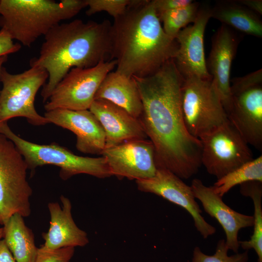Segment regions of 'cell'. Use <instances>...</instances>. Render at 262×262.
Here are the masks:
<instances>
[{"label": "cell", "mask_w": 262, "mask_h": 262, "mask_svg": "<svg viewBox=\"0 0 262 262\" xmlns=\"http://www.w3.org/2000/svg\"><path fill=\"white\" fill-rule=\"evenodd\" d=\"M133 77L143 104L139 120L154 147L157 167L181 179L191 178L201 165V144L185 125L181 100L183 79L173 60L151 75Z\"/></svg>", "instance_id": "1"}, {"label": "cell", "mask_w": 262, "mask_h": 262, "mask_svg": "<svg viewBox=\"0 0 262 262\" xmlns=\"http://www.w3.org/2000/svg\"><path fill=\"white\" fill-rule=\"evenodd\" d=\"M112 60L115 71L128 77H145L173 59L178 44L163 30L149 0H132L112 27Z\"/></svg>", "instance_id": "2"}, {"label": "cell", "mask_w": 262, "mask_h": 262, "mask_svg": "<svg viewBox=\"0 0 262 262\" xmlns=\"http://www.w3.org/2000/svg\"><path fill=\"white\" fill-rule=\"evenodd\" d=\"M112 27L107 20L98 23L75 19L49 31L38 56L30 62V66L41 67L48 73L41 93L43 102L71 68H89L113 60Z\"/></svg>", "instance_id": "3"}, {"label": "cell", "mask_w": 262, "mask_h": 262, "mask_svg": "<svg viewBox=\"0 0 262 262\" xmlns=\"http://www.w3.org/2000/svg\"><path fill=\"white\" fill-rule=\"evenodd\" d=\"M87 6L86 0H0V26L13 39L30 47Z\"/></svg>", "instance_id": "4"}, {"label": "cell", "mask_w": 262, "mask_h": 262, "mask_svg": "<svg viewBox=\"0 0 262 262\" xmlns=\"http://www.w3.org/2000/svg\"><path fill=\"white\" fill-rule=\"evenodd\" d=\"M0 133L15 145L25 159L28 169L34 170L47 164L55 165L60 168V177L64 180L81 174L100 179L113 176L103 156H80L55 143L40 145L28 141L15 134L7 122L0 123Z\"/></svg>", "instance_id": "5"}, {"label": "cell", "mask_w": 262, "mask_h": 262, "mask_svg": "<svg viewBox=\"0 0 262 262\" xmlns=\"http://www.w3.org/2000/svg\"><path fill=\"white\" fill-rule=\"evenodd\" d=\"M18 74H11L2 66L0 71V123L12 118L23 117L34 126L49 123L39 114L34 106L36 95L48 79L47 71L38 66Z\"/></svg>", "instance_id": "6"}, {"label": "cell", "mask_w": 262, "mask_h": 262, "mask_svg": "<svg viewBox=\"0 0 262 262\" xmlns=\"http://www.w3.org/2000/svg\"><path fill=\"white\" fill-rule=\"evenodd\" d=\"M28 165L12 141L0 133V225L16 213H31L33 190L27 178Z\"/></svg>", "instance_id": "7"}, {"label": "cell", "mask_w": 262, "mask_h": 262, "mask_svg": "<svg viewBox=\"0 0 262 262\" xmlns=\"http://www.w3.org/2000/svg\"><path fill=\"white\" fill-rule=\"evenodd\" d=\"M181 100L185 125L195 138L199 139L228 120L212 80L196 77L183 79Z\"/></svg>", "instance_id": "8"}, {"label": "cell", "mask_w": 262, "mask_h": 262, "mask_svg": "<svg viewBox=\"0 0 262 262\" xmlns=\"http://www.w3.org/2000/svg\"><path fill=\"white\" fill-rule=\"evenodd\" d=\"M199 139L201 165L217 179L253 159L248 144L228 119Z\"/></svg>", "instance_id": "9"}, {"label": "cell", "mask_w": 262, "mask_h": 262, "mask_svg": "<svg viewBox=\"0 0 262 262\" xmlns=\"http://www.w3.org/2000/svg\"><path fill=\"white\" fill-rule=\"evenodd\" d=\"M113 60L89 68H71L53 89L44 108L73 111L89 110L105 76L116 67Z\"/></svg>", "instance_id": "10"}, {"label": "cell", "mask_w": 262, "mask_h": 262, "mask_svg": "<svg viewBox=\"0 0 262 262\" xmlns=\"http://www.w3.org/2000/svg\"><path fill=\"white\" fill-rule=\"evenodd\" d=\"M135 181L139 191L156 195L187 211L192 216L197 230L204 238L215 233V228L201 215L202 211L195 200L191 186L171 171L157 167L152 178Z\"/></svg>", "instance_id": "11"}, {"label": "cell", "mask_w": 262, "mask_h": 262, "mask_svg": "<svg viewBox=\"0 0 262 262\" xmlns=\"http://www.w3.org/2000/svg\"><path fill=\"white\" fill-rule=\"evenodd\" d=\"M211 16V7L200 5L197 16L191 25L181 29L176 40L178 48L173 61L183 79L196 77L212 80L205 58L204 35Z\"/></svg>", "instance_id": "12"}, {"label": "cell", "mask_w": 262, "mask_h": 262, "mask_svg": "<svg viewBox=\"0 0 262 262\" xmlns=\"http://www.w3.org/2000/svg\"><path fill=\"white\" fill-rule=\"evenodd\" d=\"M113 176L118 179L145 180L157 170L154 147L148 140L138 139L106 148L101 154Z\"/></svg>", "instance_id": "13"}, {"label": "cell", "mask_w": 262, "mask_h": 262, "mask_svg": "<svg viewBox=\"0 0 262 262\" xmlns=\"http://www.w3.org/2000/svg\"><path fill=\"white\" fill-rule=\"evenodd\" d=\"M228 120L248 145L262 150V83L231 93Z\"/></svg>", "instance_id": "14"}, {"label": "cell", "mask_w": 262, "mask_h": 262, "mask_svg": "<svg viewBox=\"0 0 262 262\" xmlns=\"http://www.w3.org/2000/svg\"><path fill=\"white\" fill-rule=\"evenodd\" d=\"M240 38L233 29L222 24L213 36L212 48L206 62L208 71L212 77V82L225 112L230 104L231 66Z\"/></svg>", "instance_id": "15"}, {"label": "cell", "mask_w": 262, "mask_h": 262, "mask_svg": "<svg viewBox=\"0 0 262 262\" xmlns=\"http://www.w3.org/2000/svg\"><path fill=\"white\" fill-rule=\"evenodd\" d=\"M51 123L73 132L76 136V147L80 152L101 154L105 147L104 130L89 110L73 111L57 109L44 115Z\"/></svg>", "instance_id": "16"}, {"label": "cell", "mask_w": 262, "mask_h": 262, "mask_svg": "<svg viewBox=\"0 0 262 262\" xmlns=\"http://www.w3.org/2000/svg\"><path fill=\"white\" fill-rule=\"evenodd\" d=\"M191 186L195 198L201 202L205 211L215 218L222 226L229 249L238 253L240 247L239 231L243 228L253 226V216L245 215L231 209L211 186H205L199 179H194Z\"/></svg>", "instance_id": "17"}, {"label": "cell", "mask_w": 262, "mask_h": 262, "mask_svg": "<svg viewBox=\"0 0 262 262\" xmlns=\"http://www.w3.org/2000/svg\"><path fill=\"white\" fill-rule=\"evenodd\" d=\"M89 110L97 118L104 130L105 148L147 138L139 119L110 101L94 100Z\"/></svg>", "instance_id": "18"}, {"label": "cell", "mask_w": 262, "mask_h": 262, "mask_svg": "<svg viewBox=\"0 0 262 262\" xmlns=\"http://www.w3.org/2000/svg\"><path fill=\"white\" fill-rule=\"evenodd\" d=\"M60 198L61 206L58 202H49L48 205L50 216V225L48 231L42 234L44 243L41 246L54 250L86 246L89 243L87 234L75 223L70 200L63 195Z\"/></svg>", "instance_id": "19"}, {"label": "cell", "mask_w": 262, "mask_h": 262, "mask_svg": "<svg viewBox=\"0 0 262 262\" xmlns=\"http://www.w3.org/2000/svg\"><path fill=\"white\" fill-rule=\"evenodd\" d=\"M105 99L121 107L139 119L143 104L137 82L133 77L111 71L104 78L95 96V99Z\"/></svg>", "instance_id": "20"}, {"label": "cell", "mask_w": 262, "mask_h": 262, "mask_svg": "<svg viewBox=\"0 0 262 262\" xmlns=\"http://www.w3.org/2000/svg\"><path fill=\"white\" fill-rule=\"evenodd\" d=\"M211 16L241 33L262 37V22L259 15L236 0L218 1L211 7Z\"/></svg>", "instance_id": "21"}, {"label": "cell", "mask_w": 262, "mask_h": 262, "mask_svg": "<svg viewBox=\"0 0 262 262\" xmlns=\"http://www.w3.org/2000/svg\"><path fill=\"white\" fill-rule=\"evenodd\" d=\"M2 238L16 262H34L38 249L34 235L23 217L16 213L3 225Z\"/></svg>", "instance_id": "22"}, {"label": "cell", "mask_w": 262, "mask_h": 262, "mask_svg": "<svg viewBox=\"0 0 262 262\" xmlns=\"http://www.w3.org/2000/svg\"><path fill=\"white\" fill-rule=\"evenodd\" d=\"M241 194L250 197L253 202L254 230L248 241H239L240 246L245 250L253 249L258 256V262H262V182L251 180L240 185Z\"/></svg>", "instance_id": "23"}, {"label": "cell", "mask_w": 262, "mask_h": 262, "mask_svg": "<svg viewBox=\"0 0 262 262\" xmlns=\"http://www.w3.org/2000/svg\"><path fill=\"white\" fill-rule=\"evenodd\" d=\"M257 180L262 182V156L246 163L230 172L217 181L211 186L214 192L221 197L232 187L244 182Z\"/></svg>", "instance_id": "24"}, {"label": "cell", "mask_w": 262, "mask_h": 262, "mask_svg": "<svg viewBox=\"0 0 262 262\" xmlns=\"http://www.w3.org/2000/svg\"><path fill=\"white\" fill-rule=\"evenodd\" d=\"M200 3L193 1L190 4L179 9L167 11L158 15L165 33L176 39L178 33L186 25L193 23L197 16Z\"/></svg>", "instance_id": "25"}, {"label": "cell", "mask_w": 262, "mask_h": 262, "mask_svg": "<svg viewBox=\"0 0 262 262\" xmlns=\"http://www.w3.org/2000/svg\"><path fill=\"white\" fill-rule=\"evenodd\" d=\"M229 250L224 239L218 241L215 253L213 255L204 254L199 247L196 246L193 251L192 262H247L249 258L248 250L229 256Z\"/></svg>", "instance_id": "26"}, {"label": "cell", "mask_w": 262, "mask_h": 262, "mask_svg": "<svg viewBox=\"0 0 262 262\" xmlns=\"http://www.w3.org/2000/svg\"><path fill=\"white\" fill-rule=\"evenodd\" d=\"M132 0H86L88 10L86 14L91 16L104 11L115 19L122 16Z\"/></svg>", "instance_id": "27"}, {"label": "cell", "mask_w": 262, "mask_h": 262, "mask_svg": "<svg viewBox=\"0 0 262 262\" xmlns=\"http://www.w3.org/2000/svg\"><path fill=\"white\" fill-rule=\"evenodd\" d=\"M74 251L75 247H73L50 250L40 246L34 262H69Z\"/></svg>", "instance_id": "28"}, {"label": "cell", "mask_w": 262, "mask_h": 262, "mask_svg": "<svg viewBox=\"0 0 262 262\" xmlns=\"http://www.w3.org/2000/svg\"><path fill=\"white\" fill-rule=\"evenodd\" d=\"M230 93L262 83V70L260 69L246 76L230 80Z\"/></svg>", "instance_id": "29"}, {"label": "cell", "mask_w": 262, "mask_h": 262, "mask_svg": "<svg viewBox=\"0 0 262 262\" xmlns=\"http://www.w3.org/2000/svg\"><path fill=\"white\" fill-rule=\"evenodd\" d=\"M192 0H152L151 2L156 10L157 15L172 10H175L187 6L192 3Z\"/></svg>", "instance_id": "30"}, {"label": "cell", "mask_w": 262, "mask_h": 262, "mask_svg": "<svg viewBox=\"0 0 262 262\" xmlns=\"http://www.w3.org/2000/svg\"><path fill=\"white\" fill-rule=\"evenodd\" d=\"M10 35L4 30H0V57L18 51L21 46L15 43Z\"/></svg>", "instance_id": "31"}, {"label": "cell", "mask_w": 262, "mask_h": 262, "mask_svg": "<svg viewBox=\"0 0 262 262\" xmlns=\"http://www.w3.org/2000/svg\"><path fill=\"white\" fill-rule=\"evenodd\" d=\"M236 1L258 15L262 14V0H239Z\"/></svg>", "instance_id": "32"}, {"label": "cell", "mask_w": 262, "mask_h": 262, "mask_svg": "<svg viewBox=\"0 0 262 262\" xmlns=\"http://www.w3.org/2000/svg\"><path fill=\"white\" fill-rule=\"evenodd\" d=\"M0 262H16L3 239L0 240Z\"/></svg>", "instance_id": "33"}, {"label": "cell", "mask_w": 262, "mask_h": 262, "mask_svg": "<svg viewBox=\"0 0 262 262\" xmlns=\"http://www.w3.org/2000/svg\"><path fill=\"white\" fill-rule=\"evenodd\" d=\"M8 59V55H4L0 57V71L3 66V64L5 63Z\"/></svg>", "instance_id": "34"}, {"label": "cell", "mask_w": 262, "mask_h": 262, "mask_svg": "<svg viewBox=\"0 0 262 262\" xmlns=\"http://www.w3.org/2000/svg\"><path fill=\"white\" fill-rule=\"evenodd\" d=\"M2 235H3V229L2 228H0V240L2 238Z\"/></svg>", "instance_id": "35"}]
</instances>
